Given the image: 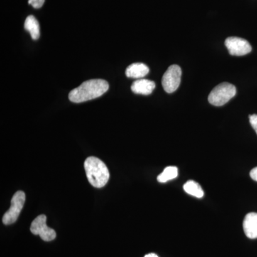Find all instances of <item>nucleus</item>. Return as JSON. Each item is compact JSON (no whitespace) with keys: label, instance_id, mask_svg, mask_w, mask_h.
<instances>
[{"label":"nucleus","instance_id":"nucleus-1","mask_svg":"<svg viewBox=\"0 0 257 257\" xmlns=\"http://www.w3.org/2000/svg\"><path fill=\"white\" fill-rule=\"evenodd\" d=\"M109 84L104 79H90L83 82L79 87L72 89L69 94V100L82 103L99 97L107 92Z\"/></svg>","mask_w":257,"mask_h":257},{"label":"nucleus","instance_id":"nucleus-2","mask_svg":"<svg viewBox=\"0 0 257 257\" xmlns=\"http://www.w3.org/2000/svg\"><path fill=\"white\" fill-rule=\"evenodd\" d=\"M88 181L96 188H102L109 179V172L105 164L95 157H88L84 162Z\"/></svg>","mask_w":257,"mask_h":257},{"label":"nucleus","instance_id":"nucleus-3","mask_svg":"<svg viewBox=\"0 0 257 257\" xmlns=\"http://www.w3.org/2000/svg\"><path fill=\"white\" fill-rule=\"evenodd\" d=\"M236 94V89L234 85L229 83H221L212 89L208 100L212 105L221 106L231 100Z\"/></svg>","mask_w":257,"mask_h":257},{"label":"nucleus","instance_id":"nucleus-4","mask_svg":"<svg viewBox=\"0 0 257 257\" xmlns=\"http://www.w3.org/2000/svg\"><path fill=\"white\" fill-rule=\"evenodd\" d=\"M25 192L23 191H18L14 194L11 200V206L9 210L7 211L3 218V224L10 225L13 224L18 220L19 216L21 213L22 209L25 203Z\"/></svg>","mask_w":257,"mask_h":257},{"label":"nucleus","instance_id":"nucleus-5","mask_svg":"<svg viewBox=\"0 0 257 257\" xmlns=\"http://www.w3.org/2000/svg\"><path fill=\"white\" fill-rule=\"evenodd\" d=\"M182 77V69L178 65L170 66L162 77V87L167 93L175 92L179 87Z\"/></svg>","mask_w":257,"mask_h":257},{"label":"nucleus","instance_id":"nucleus-6","mask_svg":"<svg viewBox=\"0 0 257 257\" xmlns=\"http://www.w3.org/2000/svg\"><path fill=\"white\" fill-rule=\"evenodd\" d=\"M47 216L42 214L37 216L32 221L30 231L32 234L39 235L41 239L45 241H51L56 238V231L52 228L47 226Z\"/></svg>","mask_w":257,"mask_h":257},{"label":"nucleus","instance_id":"nucleus-7","mask_svg":"<svg viewBox=\"0 0 257 257\" xmlns=\"http://www.w3.org/2000/svg\"><path fill=\"white\" fill-rule=\"evenodd\" d=\"M225 45L232 56H243L251 52V46L249 42L240 37H228L225 40Z\"/></svg>","mask_w":257,"mask_h":257},{"label":"nucleus","instance_id":"nucleus-8","mask_svg":"<svg viewBox=\"0 0 257 257\" xmlns=\"http://www.w3.org/2000/svg\"><path fill=\"white\" fill-rule=\"evenodd\" d=\"M156 87L153 81L146 79H139L132 84V91L135 94L150 95Z\"/></svg>","mask_w":257,"mask_h":257},{"label":"nucleus","instance_id":"nucleus-9","mask_svg":"<svg viewBox=\"0 0 257 257\" xmlns=\"http://www.w3.org/2000/svg\"><path fill=\"white\" fill-rule=\"evenodd\" d=\"M243 231L249 239L257 238V213H248L243 222Z\"/></svg>","mask_w":257,"mask_h":257},{"label":"nucleus","instance_id":"nucleus-10","mask_svg":"<svg viewBox=\"0 0 257 257\" xmlns=\"http://www.w3.org/2000/svg\"><path fill=\"white\" fill-rule=\"evenodd\" d=\"M150 69L146 64L143 63H134L128 66L126 69V77L133 79H143L148 74Z\"/></svg>","mask_w":257,"mask_h":257},{"label":"nucleus","instance_id":"nucleus-11","mask_svg":"<svg viewBox=\"0 0 257 257\" xmlns=\"http://www.w3.org/2000/svg\"><path fill=\"white\" fill-rule=\"evenodd\" d=\"M25 29L30 32L34 40H37L40 38V25L35 17L30 15L27 18L25 23Z\"/></svg>","mask_w":257,"mask_h":257},{"label":"nucleus","instance_id":"nucleus-12","mask_svg":"<svg viewBox=\"0 0 257 257\" xmlns=\"http://www.w3.org/2000/svg\"><path fill=\"white\" fill-rule=\"evenodd\" d=\"M184 190L193 197L197 198L204 197V193L202 187L194 181L190 180L186 182L184 185Z\"/></svg>","mask_w":257,"mask_h":257},{"label":"nucleus","instance_id":"nucleus-13","mask_svg":"<svg viewBox=\"0 0 257 257\" xmlns=\"http://www.w3.org/2000/svg\"><path fill=\"white\" fill-rule=\"evenodd\" d=\"M177 176H178V169L176 167L170 166V167H166L162 173L157 177V180L160 183H165L168 181L175 179Z\"/></svg>","mask_w":257,"mask_h":257},{"label":"nucleus","instance_id":"nucleus-14","mask_svg":"<svg viewBox=\"0 0 257 257\" xmlns=\"http://www.w3.org/2000/svg\"><path fill=\"white\" fill-rule=\"evenodd\" d=\"M45 0H28V3L35 9H39L43 6Z\"/></svg>","mask_w":257,"mask_h":257},{"label":"nucleus","instance_id":"nucleus-15","mask_svg":"<svg viewBox=\"0 0 257 257\" xmlns=\"http://www.w3.org/2000/svg\"><path fill=\"white\" fill-rule=\"evenodd\" d=\"M249 121L251 126L257 134V114L250 115Z\"/></svg>","mask_w":257,"mask_h":257},{"label":"nucleus","instance_id":"nucleus-16","mask_svg":"<svg viewBox=\"0 0 257 257\" xmlns=\"http://www.w3.org/2000/svg\"><path fill=\"white\" fill-rule=\"evenodd\" d=\"M250 177L253 180L257 182V167L253 168L252 170L250 172Z\"/></svg>","mask_w":257,"mask_h":257},{"label":"nucleus","instance_id":"nucleus-17","mask_svg":"<svg viewBox=\"0 0 257 257\" xmlns=\"http://www.w3.org/2000/svg\"><path fill=\"white\" fill-rule=\"evenodd\" d=\"M145 257H158L157 254H155V253H149V254L146 255Z\"/></svg>","mask_w":257,"mask_h":257}]
</instances>
